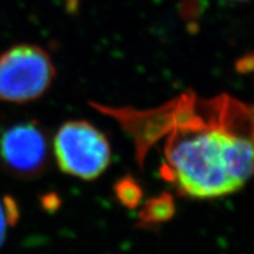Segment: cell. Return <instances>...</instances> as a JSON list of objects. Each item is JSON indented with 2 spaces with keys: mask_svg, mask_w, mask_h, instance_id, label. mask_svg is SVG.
<instances>
[{
  "mask_svg": "<svg viewBox=\"0 0 254 254\" xmlns=\"http://www.w3.org/2000/svg\"><path fill=\"white\" fill-rule=\"evenodd\" d=\"M56 71L49 53L36 45H18L0 56V101L23 104L41 97Z\"/></svg>",
  "mask_w": 254,
  "mask_h": 254,
  "instance_id": "obj_2",
  "label": "cell"
},
{
  "mask_svg": "<svg viewBox=\"0 0 254 254\" xmlns=\"http://www.w3.org/2000/svg\"><path fill=\"white\" fill-rule=\"evenodd\" d=\"M49 141L37 124L19 123L0 135V163L18 178H34L49 163Z\"/></svg>",
  "mask_w": 254,
  "mask_h": 254,
  "instance_id": "obj_4",
  "label": "cell"
},
{
  "mask_svg": "<svg viewBox=\"0 0 254 254\" xmlns=\"http://www.w3.org/2000/svg\"><path fill=\"white\" fill-rule=\"evenodd\" d=\"M53 151L64 173L84 180L101 176L112 158L106 136L87 122L64 124L57 132Z\"/></svg>",
  "mask_w": 254,
  "mask_h": 254,
  "instance_id": "obj_3",
  "label": "cell"
},
{
  "mask_svg": "<svg viewBox=\"0 0 254 254\" xmlns=\"http://www.w3.org/2000/svg\"><path fill=\"white\" fill-rule=\"evenodd\" d=\"M116 193L120 202L128 208H134L140 204L142 192L134 180L124 178L116 185Z\"/></svg>",
  "mask_w": 254,
  "mask_h": 254,
  "instance_id": "obj_6",
  "label": "cell"
},
{
  "mask_svg": "<svg viewBox=\"0 0 254 254\" xmlns=\"http://www.w3.org/2000/svg\"><path fill=\"white\" fill-rule=\"evenodd\" d=\"M233 1H245V0H233Z\"/></svg>",
  "mask_w": 254,
  "mask_h": 254,
  "instance_id": "obj_8",
  "label": "cell"
},
{
  "mask_svg": "<svg viewBox=\"0 0 254 254\" xmlns=\"http://www.w3.org/2000/svg\"><path fill=\"white\" fill-rule=\"evenodd\" d=\"M168 139L171 178L193 198H219L245 185L253 171L252 110L225 97L215 116L196 119Z\"/></svg>",
  "mask_w": 254,
  "mask_h": 254,
  "instance_id": "obj_1",
  "label": "cell"
},
{
  "mask_svg": "<svg viewBox=\"0 0 254 254\" xmlns=\"http://www.w3.org/2000/svg\"><path fill=\"white\" fill-rule=\"evenodd\" d=\"M18 217L19 212L13 200L9 198L4 199L2 201L0 200V246L4 244L7 228L13 226Z\"/></svg>",
  "mask_w": 254,
  "mask_h": 254,
  "instance_id": "obj_7",
  "label": "cell"
},
{
  "mask_svg": "<svg viewBox=\"0 0 254 254\" xmlns=\"http://www.w3.org/2000/svg\"><path fill=\"white\" fill-rule=\"evenodd\" d=\"M176 211L172 196L163 194L158 198L148 200L142 208L140 217L147 222H161L172 218Z\"/></svg>",
  "mask_w": 254,
  "mask_h": 254,
  "instance_id": "obj_5",
  "label": "cell"
}]
</instances>
